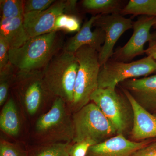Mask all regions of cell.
<instances>
[{"mask_svg": "<svg viewBox=\"0 0 156 156\" xmlns=\"http://www.w3.org/2000/svg\"><path fill=\"white\" fill-rule=\"evenodd\" d=\"M60 47L57 32L33 37L20 48L10 49L9 61L18 72L42 70Z\"/></svg>", "mask_w": 156, "mask_h": 156, "instance_id": "obj_1", "label": "cell"}, {"mask_svg": "<svg viewBox=\"0 0 156 156\" xmlns=\"http://www.w3.org/2000/svg\"><path fill=\"white\" fill-rule=\"evenodd\" d=\"M79 63L74 53L63 50L42 70L45 86L52 97H58L69 107L73 99Z\"/></svg>", "mask_w": 156, "mask_h": 156, "instance_id": "obj_2", "label": "cell"}, {"mask_svg": "<svg viewBox=\"0 0 156 156\" xmlns=\"http://www.w3.org/2000/svg\"><path fill=\"white\" fill-rule=\"evenodd\" d=\"M34 134L41 144H72L74 127L72 115L64 101L54 98L51 108L37 119Z\"/></svg>", "mask_w": 156, "mask_h": 156, "instance_id": "obj_3", "label": "cell"}, {"mask_svg": "<svg viewBox=\"0 0 156 156\" xmlns=\"http://www.w3.org/2000/svg\"><path fill=\"white\" fill-rule=\"evenodd\" d=\"M79 63L73 99L70 105L72 114L77 112L91 101L92 94L98 89L101 66L99 53L89 46L81 47L74 53Z\"/></svg>", "mask_w": 156, "mask_h": 156, "instance_id": "obj_4", "label": "cell"}, {"mask_svg": "<svg viewBox=\"0 0 156 156\" xmlns=\"http://www.w3.org/2000/svg\"><path fill=\"white\" fill-rule=\"evenodd\" d=\"M74 137L72 144L89 140L99 143L117 134L108 119L93 102L72 114Z\"/></svg>", "mask_w": 156, "mask_h": 156, "instance_id": "obj_5", "label": "cell"}, {"mask_svg": "<svg viewBox=\"0 0 156 156\" xmlns=\"http://www.w3.org/2000/svg\"><path fill=\"white\" fill-rule=\"evenodd\" d=\"M125 95V94H124ZM96 105L114 127L117 134L131 131L133 112L128 98L115 90L98 89L91 97Z\"/></svg>", "mask_w": 156, "mask_h": 156, "instance_id": "obj_6", "label": "cell"}, {"mask_svg": "<svg viewBox=\"0 0 156 156\" xmlns=\"http://www.w3.org/2000/svg\"><path fill=\"white\" fill-rule=\"evenodd\" d=\"M156 71V62L151 56L129 62L110 58L101 66L98 89L115 90L119 84L126 80L145 76Z\"/></svg>", "mask_w": 156, "mask_h": 156, "instance_id": "obj_7", "label": "cell"}, {"mask_svg": "<svg viewBox=\"0 0 156 156\" xmlns=\"http://www.w3.org/2000/svg\"><path fill=\"white\" fill-rule=\"evenodd\" d=\"M13 82L18 99L30 116L36 115L48 98L52 97L45 86L42 70L17 72Z\"/></svg>", "mask_w": 156, "mask_h": 156, "instance_id": "obj_8", "label": "cell"}, {"mask_svg": "<svg viewBox=\"0 0 156 156\" xmlns=\"http://www.w3.org/2000/svg\"><path fill=\"white\" fill-rule=\"evenodd\" d=\"M155 17L140 16L133 22V33L126 44L118 48L111 58L116 61L129 62L136 56L144 53L147 42L156 40V33L151 34V29L154 23Z\"/></svg>", "mask_w": 156, "mask_h": 156, "instance_id": "obj_9", "label": "cell"}, {"mask_svg": "<svg viewBox=\"0 0 156 156\" xmlns=\"http://www.w3.org/2000/svg\"><path fill=\"white\" fill-rule=\"evenodd\" d=\"M133 22L120 14L100 15L94 25L102 29L105 33V40L99 53L101 66L112 58L113 49L119 39L126 31L133 28Z\"/></svg>", "mask_w": 156, "mask_h": 156, "instance_id": "obj_10", "label": "cell"}, {"mask_svg": "<svg viewBox=\"0 0 156 156\" xmlns=\"http://www.w3.org/2000/svg\"><path fill=\"white\" fill-rule=\"evenodd\" d=\"M67 5L68 1H56L44 11L24 14L23 26L29 37L53 32L56 18L60 14H66Z\"/></svg>", "mask_w": 156, "mask_h": 156, "instance_id": "obj_11", "label": "cell"}, {"mask_svg": "<svg viewBox=\"0 0 156 156\" xmlns=\"http://www.w3.org/2000/svg\"><path fill=\"white\" fill-rule=\"evenodd\" d=\"M149 144L146 140H129L125 135L118 134L91 146L86 156H131Z\"/></svg>", "mask_w": 156, "mask_h": 156, "instance_id": "obj_12", "label": "cell"}, {"mask_svg": "<svg viewBox=\"0 0 156 156\" xmlns=\"http://www.w3.org/2000/svg\"><path fill=\"white\" fill-rule=\"evenodd\" d=\"M123 89L133 112V124L130 134L134 141L156 138V117L140 106L128 91Z\"/></svg>", "mask_w": 156, "mask_h": 156, "instance_id": "obj_13", "label": "cell"}, {"mask_svg": "<svg viewBox=\"0 0 156 156\" xmlns=\"http://www.w3.org/2000/svg\"><path fill=\"white\" fill-rule=\"evenodd\" d=\"M143 108L151 112L156 111V74L129 79L121 83Z\"/></svg>", "mask_w": 156, "mask_h": 156, "instance_id": "obj_14", "label": "cell"}, {"mask_svg": "<svg viewBox=\"0 0 156 156\" xmlns=\"http://www.w3.org/2000/svg\"><path fill=\"white\" fill-rule=\"evenodd\" d=\"M99 16L93 15L84 23L80 30L68 41L64 50L74 53L81 47L89 46L99 53L105 40V33L102 29L98 27L93 31L91 30L94 22Z\"/></svg>", "mask_w": 156, "mask_h": 156, "instance_id": "obj_15", "label": "cell"}, {"mask_svg": "<svg viewBox=\"0 0 156 156\" xmlns=\"http://www.w3.org/2000/svg\"><path fill=\"white\" fill-rule=\"evenodd\" d=\"M0 36L5 39L10 49L20 48L30 38L23 23V17L1 19Z\"/></svg>", "mask_w": 156, "mask_h": 156, "instance_id": "obj_16", "label": "cell"}, {"mask_svg": "<svg viewBox=\"0 0 156 156\" xmlns=\"http://www.w3.org/2000/svg\"><path fill=\"white\" fill-rule=\"evenodd\" d=\"M1 131L12 136H17L21 129V122L17 105L13 98L3 105L0 115Z\"/></svg>", "mask_w": 156, "mask_h": 156, "instance_id": "obj_17", "label": "cell"}, {"mask_svg": "<svg viewBox=\"0 0 156 156\" xmlns=\"http://www.w3.org/2000/svg\"><path fill=\"white\" fill-rule=\"evenodd\" d=\"M122 0H83L82 7L88 13L98 15L120 14L127 4Z\"/></svg>", "mask_w": 156, "mask_h": 156, "instance_id": "obj_18", "label": "cell"}, {"mask_svg": "<svg viewBox=\"0 0 156 156\" xmlns=\"http://www.w3.org/2000/svg\"><path fill=\"white\" fill-rule=\"evenodd\" d=\"M120 14L156 17V0H130Z\"/></svg>", "mask_w": 156, "mask_h": 156, "instance_id": "obj_19", "label": "cell"}, {"mask_svg": "<svg viewBox=\"0 0 156 156\" xmlns=\"http://www.w3.org/2000/svg\"><path fill=\"white\" fill-rule=\"evenodd\" d=\"M71 144L68 143L42 144L28 152V156H70L69 151Z\"/></svg>", "mask_w": 156, "mask_h": 156, "instance_id": "obj_20", "label": "cell"}, {"mask_svg": "<svg viewBox=\"0 0 156 156\" xmlns=\"http://www.w3.org/2000/svg\"><path fill=\"white\" fill-rule=\"evenodd\" d=\"M81 26L80 20L76 15L63 13L56 18L53 32L63 30L69 33L78 32Z\"/></svg>", "mask_w": 156, "mask_h": 156, "instance_id": "obj_21", "label": "cell"}, {"mask_svg": "<svg viewBox=\"0 0 156 156\" xmlns=\"http://www.w3.org/2000/svg\"><path fill=\"white\" fill-rule=\"evenodd\" d=\"M14 66L9 63L0 70V105L3 106L8 100L9 88L14 81L15 74Z\"/></svg>", "mask_w": 156, "mask_h": 156, "instance_id": "obj_22", "label": "cell"}, {"mask_svg": "<svg viewBox=\"0 0 156 156\" xmlns=\"http://www.w3.org/2000/svg\"><path fill=\"white\" fill-rule=\"evenodd\" d=\"M1 19L23 17L24 15L23 1L1 0Z\"/></svg>", "mask_w": 156, "mask_h": 156, "instance_id": "obj_23", "label": "cell"}, {"mask_svg": "<svg viewBox=\"0 0 156 156\" xmlns=\"http://www.w3.org/2000/svg\"><path fill=\"white\" fill-rule=\"evenodd\" d=\"M0 156H28V153L19 146L2 140L0 142Z\"/></svg>", "mask_w": 156, "mask_h": 156, "instance_id": "obj_24", "label": "cell"}, {"mask_svg": "<svg viewBox=\"0 0 156 156\" xmlns=\"http://www.w3.org/2000/svg\"><path fill=\"white\" fill-rule=\"evenodd\" d=\"M56 2L54 0H26L23 1L24 14L41 12L50 8Z\"/></svg>", "mask_w": 156, "mask_h": 156, "instance_id": "obj_25", "label": "cell"}, {"mask_svg": "<svg viewBox=\"0 0 156 156\" xmlns=\"http://www.w3.org/2000/svg\"><path fill=\"white\" fill-rule=\"evenodd\" d=\"M95 144L91 140H85L72 144L69 153L70 156H86L89 148Z\"/></svg>", "mask_w": 156, "mask_h": 156, "instance_id": "obj_26", "label": "cell"}, {"mask_svg": "<svg viewBox=\"0 0 156 156\" xmlns=\"http://www.w3.org/2000/svg\"><path fill=\"white\" fill-rule=\"evenodd\" d=\"M10 47L5 39L0 36V70L10 63L9 61Z\"/></svg>", "mask_w": 156, "mask_h": 156, "instance_id": "obj_27", "label": "cell"}, {"mask_svg": "<svg viewBox=\"0 0 156 156\" xmlns=\"http://www.w3.org/2000/svg\"><path fill=\"white\" fill-rule=\"evenodd\" d=\"M131 156H156V142L149 144L136 151Z\"/></svg>", "mask_w": 156, "mask_h": 156, "instance_id": "obj_28", "label": "cell"}, {"mask_svg": "<svg viewBox=\"0 0 156 156\" xmlns=\"http://www.w3.org/2000/svg\"><path fill=\"white\" fill-rule=\"evenodd\" d=\"M149 44L148 48L144 50V53L156 62V40L151 41Z\"/></svg>", "mask_w": 156, "mask_h": 156, "instance_id": "obj_29", "label": "cell"}, {"mask_svg": "<svg viewBox=\"0 0 156 156\" xmlns=\"http://www.w3.org/2000/svg\"><path fill=\"white\" fill-rule=\"evenodd\" d=\"M153 27H154V29H156V17L155 18L154 23V25Z\"/></svg>", "mask_w": 156, "mask_h": 156, "instance_id": "obj_30", "label": "cell"}, {"mask_svg": "<svg viewBox=\"0 0 156 156\" xmlns=\"http://www.w3.org/2000/svg\"><path fill=\"white\" fill-rule=\"evenodd\" d=\"M153 115H154L156 117V111L155 112H154Z\"/></svg>", "mask_w": 156, "mask_h": 156, "instance_id": "obj_31", "label": "cell"}]
</instances>
